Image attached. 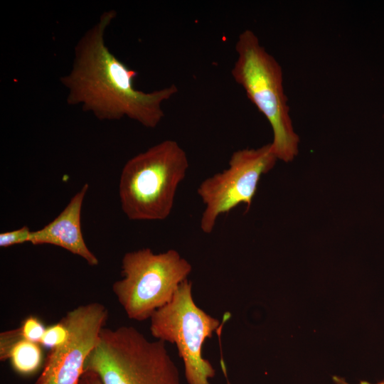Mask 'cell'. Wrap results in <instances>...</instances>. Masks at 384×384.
Listing matches in <instances>:
<instances>
[{"mask_svg":"<svg viewBox=\"0 0 384 384\" xmlns=\"http://www.w3.org/2000/svg\"><path fill=\"white\" fill-rule=\"evenodd\" d=\"M116 16L113 9L104 11L78 41L72 68L60 78L68 90L67 102L80 105L100 120L126 117L146 128H156L165 115L162 104L178 92V87L171 84L150 92L135 88L137 72L105 44L106 30Z\"/></svg>","mask_w":384,"mask_h":384,"instance_id":"1","label":"cell"},{"mask_svg":"<svg viewBox=\"0 0 384 384\" xmlns=\"http://www.w3.org/2000/svg\"><path fill=\"white\" fill-rule=\"evenodd\" d=\"M235 50L237 58L231 69L234 80L269 122L277 159L293 161L299 152V138L292 124L280 64L250 29L239 34Z\"/></svg>","mask_w":384,"mask_h":384,"instance_id":"2","label":"cell"},{"mask_svg":"<svg viewBox=\"0 0 384 384\" xmlns=\"http://www.w3.org/2000/svg\"><path fill=\"white\" fill-rule=\"evenodd\" d=\"M188 167L186 152L173 139L164 140L130 158L122 169L119 184L121 208L127 218H167Z\"/></svg>","mask_w":384,"mask_h":384,"instance_id":"3","label":"cell"},{"mask_svg":"<svg viewBox=\"0 0 384 384\" xmlns=\"http://www.w3.org/2000/svg\"><path fill=\"white\" fill-rule=\"evenodd\" d=\"M85 370L97 373L103 384H181L166 342L150 341L133 326L104 327Z\"/></svg>","mask_w":384,"mask_h":384,"instance_id":"4","label":"cell"},{"mask_svg":"<svg viewBox=\"0 0 384 384\" xmlns=\"http://www.w3.org/2000/svg\"><path fill=\"white\" fill-rule=\"evenodd\" d=\"M121 268L122 278L114 282L112 291L127 317L137 321L169 303L192 271L176 250L154 253L147 247L125 253Z\"/></svg>","mask_w":384,"mask_h":384,"instance_id":"5","label":"cell"},{"mask_svg":"<svg viewBox=\"0 0 384 384\" xmlns=\"http://www.w3.org/2000/svg\"><path fill=\"white\" fill-rule=\"evenodd\" d=\"M149 319V330L156 339L176 346L188 384H210L215 370L203 356V348L220 321L196 304L192 282L186 279L181 283L172 300ZM227 384H230L228 380Z\"/></svg>","mask_w":384,"mask_h":384,"instance_id":"6","label":"cell"},{"mask_svg":"<svg viewBox=\"0 0 384 384\" xmlns=\"http://www.w3.org/2000/svg\"><path fill=\"white\" fill-rule=\"evenodd\" d=\"M277 160L271 143L239 149L232 154L227 169L204 179L197 188L205 206L201 231L212 233L219 216L240 204L249 209L262 176L272 170Z\"/></svg>","mask_w":384,"mask_h":384,"instance_id":"7","label":"cell"},{"mask_svg":"<svg viewBox=\"0 0 384 384\" xmlns=\"http://www.w3.org/2000/svg\"><path fill=\"white\" fill-rule=\"evenodd\" d=\"M107 317V307L99 302L80 305L68 311L61 320L68 329V338L51 350L36 384H78Z\"/></svg>","mask_w":384,"mask_h":384,"instance_id":"8","label":"cell"},{"mask_svg":"<svg viewBox=\"0 0 384 384\" xmlns=\"http://www.w3.org/2000/svg\"><path fill=\"white\" fill-rule=\"evenodd\" d=\"M88 188V183H85L57 217L41 229L31 231L29 242L60 247L83 258L89 265L97 266L99 260L87 246L81 230L82 206Z\"/></svg>","mask_w":384,"mask_h":384,"instance_id":"9","label":"cell"},{"mask_svg":"<svg viewBox=\"0 0 384 384\" xmlns=\"http://www.w3.org/2000/svg\"><path fill=\"white\" fill-rule=\"evenodd\" d=\"M9 358L13 368L18 373L22 375L33 373L38 369L42 361L40 343L23 338L14 346Z\"/></svg>","mask_w":384,"mask_h":384,"instance_id":"10","label":"cell"},{"mask_svg":"<svg viewBox=\"0 0 384 384\" xmlns=\"http://www.w3.org/2000/svg\"><path fill=\"white\" fill-rule=\"evenodd\" d=\"M68 331L60 321L46 328L40 344L53 350L62 346L67 340Z\"/></svg>","mask_w":384,"mask_h":384,"instance_id":"11","label":"cell"},{"mask_svg":"<svg viewBox=\"0 0 384 384\" xmlns=\"http://www.w3.org/2000/svg\"><path fill=\"white\" fill-rule=\"evenodd\" d=\"M20 329L23 339L40 343L46 328L37 317L30 316Z\"/></svg>","mask_w":384,"mask_h":384,"instance_id":"12","label":"cell"},{"mask_svg":"<svg viewBox=\"0 0 384 384\" xmlns=\"http://www.w3.org/2000/svg\"><path fill=\"white\" fill-rule=\"evenodd\" d=\"M31 231L27 225L18 229L0 233V247H7L14 245L29 242Z\"/></svg>","mask_w":384,"mask_h":384,"instance_id":"13","label":"cell"},{"mask_svg":"<svg viewBox=\"0 0 384 384\" xmlns=\"http://www.w3.org/2000/svg\"><path fill=\"white\" fill-rule=\"evenodd\" d=\"M21 329L6 331L0 336V359L5 361L9 358L11 350L20 340L23 339Z\"/></svg>","mask_w":384,"mask_h":384,"instance_id":"14","label":"cell"},{"mask_svg":"<svg viewBox=\"0 0 384 384\" xmlns=\"http://www.w3.org/2000/svg\"><path fill=\"white\" fill-rule=\"evenodd\" d=\"M78 384H103L97 373L85 370Z\"/></svg>","mask_w":384,"mask_h":384,"instance_id":"15","label":"cell"},{"mask_svg":"<svg viewBox=\"0 0 384 384\" xmlns=\"http://www.w3.org/2000/svg\"><path fill=\"white\" fill-rule=\"evenodd\" d=\"M332 380L334 383V384H351L348 383L345 378L338 376V375H333ZM359 384H373V383H368L365 380H361ZM375 384H384V380L379 381Z\"/></svg>","mask_w":384,"mask_h":384,"instance_id":"16","label":"cell"}]
</instances>
